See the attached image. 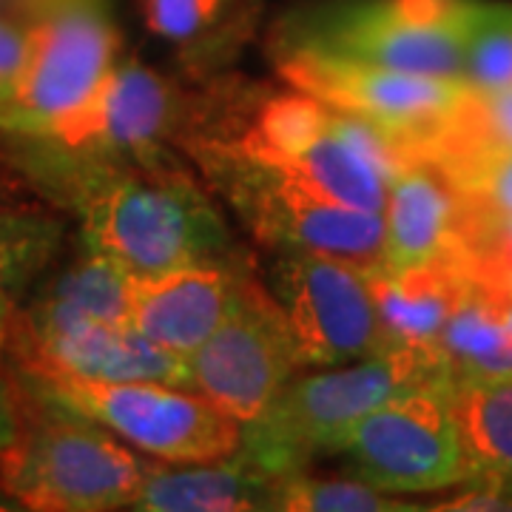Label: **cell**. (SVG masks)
Instances as JSON below:
<instances>
[{
	"label": "cell",
	"mask_w": 512,
	"mask_h": 512,
	"mask_svg": "<svg viewBox=\"0 0 512 512\" xmlns=\"http://www.w3.org/2000/svg\"><path fill=\"white\" fill-rule=\"evenodd\" d=\"M0 157L37 200L63 208L86 251L157 274L205 259H237L231 231L171 148L148 157H103L0 137Z\"/></svg>",
	"instance_id": "6da1fadb"
},
{
	"label": "cell",
	"mask_w": 512,
	"mask_h": 512,
	"mask_svg": "<svg viewBox=\"0 0 512 512\" xmlns=\"http://www.w3.org/2000/svg\"><path fill=\"white\" fill-rule=\"evenodd\" d=\"M427 387H456L439 348H390L356 365L296 376L254 421L242 424L239 450L271 476L308 470L313 458L336 456L370 410Z\"/></svg>",
	"instance_id": "7a4b0ae2"
},
{
	"label": "cell",
	"mask_w": 512,
	"mask_h": 512,
	"mask_svg": "<svg viewBox=\"0 0 512 512\" xmlns=\"http://www.w3.org/2000/svg\"><path fill=\"white\" fill-rule=\"evenodd\" d=\"M15 384L18 433L0 458V490L40 512L134 510L148 464L103 424Z\"/></svg>",
	"instance_id": "3957f363"
},
{
	"label": "cell",
	"mask_w": 512,
	"mask_h": 512,
	"mask_svg": "<svg viewBox=\"0 0 512 512\" xmlns=\"http://www.w3.org/2000/svg\"><path fill=\"white\" fill-rule=\"evenodd\" d=\"M180 148L228 202L251 237L271 251H311L373 268L382 259L384 217L333 202L316 188L254 157L237 137L191 134Z\"/></svg>",
	"instance_id": "277c9868"
},
{
	"label": "cell",
	"mask_w": 512,
	"mask_h": 512,
	"mask_svg": "<svg viewBox=\"0 0 512 512\" xmlns=\"http://www.w3.org/2000/svg\"><path fill=\"white\" fill-rule=\"evenodd\" d=\"M245 151L348 208L382 214L390 180L407 160L379 131L305 92L271 94L234 134Z\"/></svg>",
	"instance_id": "5b68a950"
},
{
	"label": "cell",
	"mask_w": 512,
	"mask_h": 512,
	"mask_svg": "<svg viewBox=\"0 0 512 512\" xmlns=\"http://www.w3.org/2000/svg\"><path fill=\"white\" fill-rule=\"evenodd\" d=\"M478 0H336L279 26L274 52L308 49L399 72L464 77Z\"/></svg>",
	"instance_id": "8992f818"
},
{
	"label": "cell",
	"mask_w": 512,
	"mask_h": 512,
	"mask_svg": "<svg viewBox=\"0 0 512 512\" xmlns=\"http://www.w3.org/2000/svg\"><path fill=\"white\" fill-rule=\"evenodd\" d=\"M35 393L103 424L117 439L163 464H205L234 456L242 424L205 396L160 382H103L72 373L15 370Z\"/></svg>",
	"instance_id": "52a82bcc"
},
{
	"label": "cell",
	"mask_w": 512,
	"mask_h": 512,
	"mask_svg": "<svg viewBox=\"0 0 512 512\" xmlns=\"http://www.w3.org/2000/svg\"><path fill=\"white\" fill-rule=\"evenodd\" d=\"M200 123L191 97L168 77L128 57L117 60L77 106L46 117H0V137H23L46 146L103 154L148 157L191 134Z\"/></svg>",
	"instance_id": "ba28073f"
},
{
	"label": "cell",
	"mask_w": 512,
	"mask_h": 512,
	"mask_svg": "<svg viewBox=\"0 0 512 512\" xmlns=\"http://www.w3.org/2000/svg\"><path fill=\"white\" fill-rule=\"evenodd\" d=\"M274 55L291 89L362 120L404 157H421L473 89L464 77L399 72L308 49Z\"/></svg>",
	"instance_id": "9c48e42d"
},
{
	"label": "cell",
	"mask_w": 512,
	"mask_h": 512,
	"mask_svg": "<svg viewBox=\"0 0 512 512\" xmlns=\"http://www.w3.org/2000/svg\"><path fill=\"white\" fill-rule=\"evenodd\" d=\"M302 367L285 313L251 271L239 279L225 322L188 356L191 390L239 424L254 421Z\"/></svg>",
	"instance_id": "30bf717a"
},
{
	"label": "cell",
	"mask_w": 512,
	"mask_h": 512,
	"mask_svg": "<svg viewBox=\"0 0 512 512\" xmlns=\"http://www.w3.org/2000/svg\"><path fill=\"white\" fill-rule=\"evenodd\" d=\"M268 288L305 367H336L390 350L365 268L311 251H276Z\"/></svg>",
	"instance_id": "8fae6325"
},
{
	"label": "cell",
	"mask_w": 512,
	"mask_h": 512,
	"mask_svg": "<svg viewBox=\"0 0 512 512\" xmlns=\"http://www.w3.org/2000/svg\"><path fill=\"white\" fill-rule=\"evenodd\" d=\"M450 390H410L382 402L350 430L336 456L348 473L390 495L436 493L467 476Z\"/></svg>",
	"instance_id": "7c38bea8"
},
{
	"label": "cell",
	"mask_w": 512,
	"mask_h": 512,
	"mask_svg": "<svg viewBox=\"0 0 512 512\" xmlns=\"http://www.w3.org/2000/svg\"><path fill=\"white\" fill-rule=\"evenodd\" d=\"M26 69L0 117H46L77 106L111 72L120 32L109 0H23Z\"/></svg>",
	"instance_id": "4fadbf2b"
},
{
	"label": "cell",
	"mask_w": 512,
	"mask_h": 512,
	"mask_svg": "<svg viewBox=\"0 0 512 512\" xmlns=\"http://www.w3.org/2000/svg\"><path fill=\"white\" fill-rule=\"evenodd\" d=\"M245 271L237 256L131 274L128 322L160 348L188 359L231 313Z\"/></svg>",
	"instance_id": "5bb4252c"
},
{
	"label": "cell",
	"mask_w": 512,
	"mask_h": 512,
	"mask_svg": "<svg viewBox=\"0 0 512 512\" xmlns=\"http://www.w3.org/2000/svg\"><path fill=\"white\" fill-rule=\"evenodd\" d=\"M15 370L72 373L103 382H160L191 390L188 359L160 348L131 322L86 325L40 342L6 348Z\"/></svg>",
	"instance_id": "9a60e30c"
},
{
	"label": "cell",
	"mask_w": 512,
	"mask_h": 512,
	"mask_svg": "<svg viewBox=\"0 0 512 512\" xmlns=\"http://www.w3.org/2000/svg\"><path fill=\"white\" fill-rule=\"evenodd\" d=\"M450 407L467 476L464 490L433 510H512V376L461 379Z\"/></svg>",
	"instance_id": "2e32d148"
},
{
	"label": "cell",
	"mask_w": 512,
	"mask_h": 512,
	"mask_svg": "<svg viewBox=\"0 0 512 512\" xmlns=\"http://www.w3.org/2000/svg\"><path fill=\"white\" fill-rule=\"evenodd\" d=\"M384 268H416L456 248L464 225V202L439 168L407 157L384 202Z\"/></svg>",
	"instance_id": "e0dca14e"
},
{
	"label": "cell",
	"mask_w": 512,
	"mask_h": 512,
	"mask_svg": "<svg viewBox=\"0 0 512 512\" xmlns=\"http://www.w3.org/2000/svg\"><path fill=\"white\" fill-rule=\"evenodd\" d=\"M128 271L106 256L83 251L69 268L29 293L12 322L6 348L40 342L86 325L128 322Z\"/></svg>",
	"instance_id": "ac0fdd59"
},
{
	"label": "cell",
	"mask_w": 512,
	"mask_h": 512,
	"mask_svg": "<svg viewBox=\"0 0 512 512\" xmlns=\"http://www.w3.org/2000/svg\"><path fill=\"white\" fill-rule=\"evenodd\" d=\"M390 348H439L441 330L464 302L473 279L456 251L416 268H365Z\"/></svg>",
	"instance_id": "d6986e66"
},
{
	"label": "cell",
	"mask_w": 512,
	"mask_h": 512,
	"mask_svg": "<svg viewBox=\"0 0 512 512\" xmlns=\"http://www.w3.org/2000/svg\"><path fill=\"white\" fill-rule=\"evenodd\" d=\"M279 476L256 467L242 450L220 461L154 467L134 510L143 512H274Z\"/></svg>",
	"instance_id": "ffe728a7"
},
{
	"label": "cell",
	"mask_w": 512,
	"mask_h": 512,
	"mask_svg": "<svg viewBox=\"0 0 512 512\" xmlns=\"http://www.w3.org/2000/svg\"><path fill=\"white\" fill-rule=\"evenodd\" d=\"M439 350L461 379L512 376V293L490 291L473 282L464 302L447 319Z\"/></svg>",
	"instance_id": "44dd1931"
},
{
	"label": "cell",
	"mask_w": 512,
	"mask_h": 512,
	"mask_svg": "<svg viewBox=\"0 0 512 512\" xmlns=\"http://www.w3.org/2000/svg\"><path fill=\"white\" fill-rule=\"evenodd\" d=\"M66 242V222L35 208H0V356L26 296L40 285Z\"/></svg>",
	"instance_id": "7402d4cb"
},
{
	"label": "cell",
	"mask_w": 512,
	"mask_h": 512,
	"mask_svg": "<svg viewBox=\"0 0 512 512\" xmlns=\"http://www.w3.org/2000/svg\"><path fill=\"white\" fill-rule=\"evenodd\" d=\"M456 188L467 220L512 217V148L427 160Z\"/></svg>",
	"instance_id": "603a6c76"
},
{
	"label": "cell",
	"mask_w": 512,
	"mask_h": 512,
	"mask_svg": "<svg viewBox=\"0 0 512 512\" xmlns=\"http://www.w3.org/2000/svg\"><path fill=\"white\" fill-rule=\"evenodd\" d=\"M416 504L396 501L359 478H316L308 470L279 476L274 512H407Z\"/></svg>",
	"instance_id": "cb8c5ba5"
},
{
	"label": "cell",
	"mask_w": 512,
	"mask_h": 512,
	"mask_svg": "<svg viewBox=\"0 0 512 512\" xmlns=\"http://www.w3.org/2000/svg\"><path fill=\"white\" fill-rule=\"evenodd\" d=\"M464 80L484 92L512 89V3H476L467 32Z\"/></svg>",
	"instance_id": "d4e9b609"
},
{
	"label": "cell",
	"mask_w": 512,
	"mask_h": 512,
	"mask_svg": "<svg viewBox=\"0 0 512 512\" xmlns=\"http://www.w3.org/2000/svg\"><path fill=\"white\" fill-rule=\"evenodd\" d=\"M453 251L473 282L490 291L512 293V217L487 222L464 217Z\"/></svg>",
	"instance_id": "484cf974"
},
{
	"label": "cell",
	"mask_w": 512,
	"mask_h": 512,
	"mask_svg": "<svg viewBox=\"0 0 512 512\" xmlns=\"http://www.w3.org/2000/svg\"><path fill=\"white\" fill-rule=\"evenodd\" d=\"M146 26L171 43L200 46V40L225 18L231 0H140Z\"/></svg>",
	"instance_id": "4316f807"
},
{
	"label": "cell",
	"mask_w": 512,
	"mask_h": 512,
	"mask_svg": "<svg viewBox=\"0 0 512 512\" xmlns=\"http://www.w3.org/2000/svg\"><path fill=\"white\" fill-rule=\"evenodd\" d=\"M26 69V32L23 26L0 20V103H6Z\"/></svg>",
	"instance_id": "83f0119b"
},
{
	"label": "cell",
	"mask_w": 512,
	"mask_h": 512,
	"mask_svg": "<svg viewBox=\"0 0 512 512\" xmlns=\"http://www.w3.org/2000/svg\"><path fill=\"white\" fill-rule=\"evenodd\" d=\"M18 433V396L12 379L0 376V458L9 450Z\"/></svg>",
	"instance_id": "f1b7e54d"
},
{
	"label": "cell",
	"mask_w": 512,
	"mask_h": 512,
	"mask_svg": "<svg viewBox=\"0 0 512 512\" xmlns=\"http://www.w3.org/2000/svg\"><path fill=\"white\" fill-rule=\"evenodd\" d=\"M29 197H37V194L29 188V183L20 177L18 171L0 157V208H9V205H26Z\"/></svg>",
	"instance_id": "f546056e"
}]
</instances>
